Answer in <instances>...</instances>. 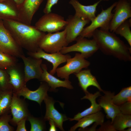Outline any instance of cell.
<instances>
[{
	"mask_svg": "<svg viewBox=\"0 0 131 131\" xmlns=\"http://www.w3.org/2000/svg\"><path fill=\"white\" fill-rule=\"evenodd\" d=\"M4 25L15 41L27 52H35L40 41L46 34L35 26L10 20H2Z\"/></svg>",
	"mask_w": 131,
	"mask_h": 131,
	"instance_id": "obj_1",
	"label": "cell"
},
{
	"mask_svg": "<svg viewBox=\"0 0 131 131\" xmlns=\"http://www.w3.org/2000/svg\"><path fill=\"white\" fill-rule=\"evenodd\" d=\"M92 37L99 49L104 54L112 56L120 60L131 61V47L114 33L97 29L94 32Z\"/></svg>",
	"mask_w": 131,
	"mask_h": 131,
	"instance_id": "obj_2",
	"label": "cell"
},
{
	"mask_svg": "<svg viewBox=\"0 0 131 131\" xmlns=\"http://www.w3.org/2000/svg\"><path fill=\"white\" fill-rule=\"evenodd\" d=\"M117 2L105 10L102 9L101 12L91 21V24L84 28L79 36L86 38H90L94 32L98 28L101 30L109 31L110 22L113 15L112 10Z\"/></svg>",
	"mask_w": 131,
	"mask_h": 131,
	"instance_id": "obj_3",
	"label": "cell"
},
{
	"mask_svg": "<svg viewBox=\"0 0 131 131\" xmlns=\"http://www.w3.org/2000/svg\"><path fill=\"white\" fill-rule=\"evenodd\" d=\"M68 44L65 28L61 32L46 34L40 41L39 46L46 52L53 53L60 52Z\"/></svg>",
	"mask_w": 131,
	"mask_h": 131,
	"instance_id": "obj_4",
	"label": "cell"
},
{
	"mask_svg": "<svg viewBox=\"0 0 131 131\" xmlns=\"http://www.w3.org/2000/svg\"><path fill=\"white\" fill-rule=\"evenodd\" d=\"M67 24L63 17L51 12L45 14L36 22L34 26L41 31L52 33L64 29Z\"/></svg>",
	"mask_w": 131,
	"mask_h": 131,
	"instance_id": "obj_5",
	"label": "cell"
},
{
	"mask_svg": "<svg viewBox=\"0 0 131 131\" xmlns=\"http://www.w3.org/2000/svg\"><path fill=\"white\" fill-rule=\"evenodd\" d=\"M65 65L58 67L56 73L57 76L62 79L69 80V76L72 74L78 73L84 68L88 67L90 64L81 53H76L74 57L67 61Z\"/></svg>",
	"mask_w": 131,
	"mask_h": 131,
	"instance_id": "obj_6",
	"label": "cell"
},
{
	"mask_svg": "<svg viewBox=\"0 0 131 131\" xmlns=\"http://www.w3.org/2000/svg\"><path fill=\"white\" fill-rule=\"evenodd\" d=\"M75 40L76 43L63 47L60 52L64 54L72 52H79L86 59L91 56L99 49L96 41L93 39H88L79 36Z\"/></svg>",
	"mask_w": 131,
	"mask_h": 131,
	"instance_id": "obj_7",
	"label": "cell"
},
{
	"mask_svg": "<svg viewBox=\"0 0 131 131\" xmlns=\"http://www.w3.org/2000/svg\"><path fill=\"white\" fill-rule=\"evenodd\" d=\"M0 51L16 58L24 53L22 49L17 44L0 20Z\"/></svg>",
	"mask_w": 131,
	"mask_h": 131,
	"instance_id": "obj_8",
	"label": "cell"
},
{
	"mask_svg": "<svg viewBox=\"0 0 131 131\" xmlns=\"http://www.w3.org/2000/svg\"><path fill=\"white\" fill-rule=\"evenodd\" d=\"M115 13L110 22L109 30L114 33L117 28L128 18L131 17V6L130 1L119 0L117 2Z\"/></svg>",
	"mask_w": 131,
	"mask_h": 131,
	"instance_id": "obj_9",
	"label": "cell"
},
{
	"mask_svg": "<svg viewBox=\"0 0 131 131\" xmlns=\"http://www.w3.org/2000/svg\"><path fill=\"white\" fill-rule=\"evenodd\" d=\"M20 58L24 64V74L25 83L34 79L39 80L43 72L41 65V58H35L30 56L26 57L24 54Z\"/></svg>",
	"mask_w": 131,
	"mask_h": 131,
	"instance_id": "obj_10",
	"label": "cell"
},
{
	"mask_svg": "<svg viewBox=\"0 0 131 131\" xmlns=\"http://www.w3.org/2000/svg\"><path fill=\"white\" fill-rule=\"evenodd\" d=\"M29 56L38 58H43L51 63L53 66L49 73L53 75L56 73L58 66L61 64L66 62L67 60L71 57L68 54H64L60 52L53 53H48L39 48L35 52H27Z\"/></svg>",
	"mask_w": 131,
	"mask_h": 131,
	"instance_id": "obj_11",
	"label": "cell"
},
{
	"mask_svg": "<svg viewBox=\"0 0 131 131\" xmlns=\"http://www.w3.org/2000/svg\"><path fill=\"white\" fill-rule=\"evenodd\" d=\"M67 24L66 39L69 44L75 41L83 30L85 26L90 21L74 15L69 16L66 20Z\"/></svg>",
	"mask_w": 131,
	"mask_h": 131,
	"instance_id": "obj_12",
	"label": "cell"
},
{
	"mask_svg": "<svg viewBox=\"0 0 131 131\" xmlns=\"http://www.w3.org/2000/svg\"><path fill=\"white\" fill-rule=\"evenodd\" d=\"M24 99L20 98V97L13 92L10 106L12 118L10 123L14 126H16L18 122L24 118H27L30 114Z\"/></svg>",
	"mask_w": 131,
	"mask_h": 131,
	"instance_id": "obj_13",
	"label": "cell"
},
{
	"mask_svg": "<svg viewBox=\"0 0 131 131\" xmlns=\"http://www.w3.org/2000/svg\"><path fill=\"white\" fill-rule=\"evenodd\" d=\"M46 105V111L44 117L46 121L51 119L55 122L57 127L61 131H64L63 127L64 122L69 120V118L65 114L59 112L55 107L54 104L55 101L48 94L43 100Z\"/></svg>",
	"mask_w": 131,
	"mask_h": 131,
	"instance_id": "obj_14",
	"label": "cell"
},
{
	"mask_svg": "<svg viewBox=\"0 0 131 131\" xmlns=\"http://www.w3.org/2000/svg\"><path fill=\"white\" fill-rule=\"evenodd\" d=\"M49 88V86L46 82L42 81L38 88L35 90H31L26 86L14 93L19 96H22L25 99L36 101L41 106L48 95L47 92Z\"/></svg>",
	"mask_w": 131,
	"mask_h": 131,
	"instance_id": "obj_15",
	"label": "cell"
},
{
	"mask_svg": "<svg viewBox=\"0 0 131 131\" xmlns=\"http://www.w3.org/2000/svg\"><path fill=\"white\" fill-rule=\"evenodd\" d=\"M104 94L103 96H101L98 100V104L104 109L106 114V117L112 121L115 117L121 113L119 106L115 105L113 101V98L115 95L114 92L104 90Z\"/></svg>",
	"mask_w": 131,
	"mask_h": 131,
	"instance_id": "obj_16",
	"label": "cell"
},
{
	"mask_svg": "<svg viewBox=\"0 0 131 131\" xmlns=\"http://www.w3.org/2000/svg\"><path fill=\"white\" fill-rule=\"evenodd\" d=\"M43 0H25L18 7L20 15V22L31 25L33 16Z\"/></svg>",
	"mask_w": 131,
	"mask_h": 131,
	"instance_id": "obj_17",
	"label": "cell"
},
{
	"mask_svg": "<svg viewBox=\"0 0 131 131\" xmlns=\"http://www.w3.org/2000/svg\"><path fill=\"white\" fill-rule=\"evenodd\" d=\"M10 20L20 22L19 7L13 0L0 2V20Z\"/></svg>",
	"mask_w": 131,
	"mask_h": 131,
	"instance_id": "obj_18",
	"label": "cell"
},
{
	"mask_svg": "<svg viewBox=\"0 0 131 131\" xmlns=\"http://www.w3.org/2000/svg\"><path fill=\"white\" fill-rule=\"evenodd\" d=\"M41 66L43 72L39 81L45 82L48 84L50 87L49 91H56L57 88L60 87L69 89H73L71 82L69 80L65 79L64 81L61 80L48 72L47 67L46 64H42Z\"/></svg>",
	"mask_w": 131,
	"mask_h": 131,
	"instance_id": "obj_19",
	"label": "cell"
},
{
	"mask_svg": "<svg viewBox=\"0 0 131 131\" xmlns=\"http://www.w3.org/2000/svg\"><path fill=\"white\" fill-rule=\"evenodd\" d=\"M100 0L93 5L87 6L82 4L77 0H70L69 3L75 10V15L90 21L96 16V8L98 4L102 0Z\"/></svg>",
	"mask_w": 131,
	"mask_h": 131,
	"instance_id": "obj_20",
	"label": "cell"
},
{
	"mask_svg": "<svg viewBox=\"0 0 131 131\" xmlns=\"http://www.w3.org/2000/svg\"><path fill=\"white\" fill-rule=\"evenodd\" d=\"M74 74L78 79L79 86L85 94L88 92V88L91 86L95 87L100 92H103L104 91L96 77L91 74L90 69L82 70Z\"/></svg>",
	"mask_w": 131,
	"mask_h": 131,
	"instance_id": "obj_21",
	"label": "cell"
},
{
	"mask_svg": "<svg viewBox=\"0 0 131 131\" xmlns=\"http://www.w3.org/2000/svg\"><path fill=\"white\" fill-rule=\"evenodd\" d=\"M85 94L81 99H88L91 103L90 106L81 112L78 113L75 115L73 118H69L70 121H78L86 116L96 113L101 110L102 108L96 102V98L101 96L99 91H97L93 94L88 92L85 93Z\"/></svg>",
	"mask_w": 131,
	"mask_h": 131,
	"instance_id": "obj_22",
	"label": "cell"
},
{
	"mask_svg": "<svg viewBox=\"0 0 131 131\" xmlns=\"http://www.w3.org/2000/svg\"><path fill=\"white\" fill-rule=\"evenodd\" d=\"M8 74L10 82L13 87V92L16 91L26 86L24 72L17 64L6 70Z\"/></svg>",
	"mask_w": 131,
	"mask_h": 131,
	"instance_id": "obj_23",
	"label": "cell"
},
{
	"mask_svg": "<svg viewBox=\"0 0 131 131\" xmlns=\"http://www.w3.org/2000/svg\"><path fill=\"white\" fill-rule=\"evenodd\" d=\"M105 115L100 111L86 116L78 121V122L70 128V131H74L78 128V131H81L95 123L101 125L104 122Z\"/></svg>",
	"mask_w": 131,
	"mask_h": 131,
	"instance_id": "obj_24",
	"label": "cell"
},
{
	"mask_svg": "<svg viewBox=\"0 0 131 131\" xmlns=\"http://www.w3.org/2000/svg\"><path fill=\"white\" fill-rule=\"evenodd\" d=\"M111 122L116 131H123L131 127V115L121 113L116 115Z\"/></svg>",
	"mask_w": 131,
	"mask_h": 131,
	"instance_id": "obj_25",
	"label": "cell"
},
{
	"mask_svg": "<svg viewBox=\"0 0 131 131\" xmlns=\"http://www.w3.org/2000/svg\"><path fill=\"white\" fill-rule=\"evenodd\" d=\"M13 90L3 91L0 93V116L11 113L10 106Z\"/></svg>",
	"mask_w": 131,
	"mask_h": 131,
	"instance_id": "obj_26",
	"label": "cell"
},
{
	"mask_svg": "<svg viewBox=\"0 0 131 131\" xmlns=\"http://www.w3.org/2000/svg\"><path fill=\"white\" fill-rule=\"evenodd\" d=\"M112 99L114 104L118 106L131 101V86L123 88L118 94L113 96Z\"/></svg>",
	"mask_w": 131,
	"mask_h": 131,
	"instance_id": "obj_27",
	"label": "cell"
},
{
	"mask_svg": "<svg viewBox=\"0 0 131 131\" xmlns=\"http://www.w3.org/2000/svg\"><path fill=\"white\" fill-rule=\"evenodd\" d=\"M131 19L126 20L121 24L117 28L114 33L124 37L131 47Z\"/></svg>",
	"mask_w": 131,
	"mask_h": 131,
	"instance_id": "obj_28",
	"label": "cell"
},
{
	"mask_svg": "<svg viewBox=\"0 0 131 131\" xmlns=\"http://www.w3.org/2000/svg\"><path fill=\"white\" fill-rule=\"evenodd\" d=\"M27 120L31 125L30 131H47L46 121L44 117H34L30 114L27 116Z\"/></svg>",
	"mask_w": 131,
	"mask_h": 131,
	"instance_id": "obj_29",
	"label": "cell"
},
{
	"mask_svg": "<svg viewBox=\"0 0 131 131\" xmlns=\"http://www.w3.org/2000/svg\"><path fill=\"white\" fill-rule=\"evenodd\" d=\"M17 64V58L0 51V68L6 70Z\"/></svg>",
	"mask_w": 131,
	"mask_h": 131,
	"instance_id": "obj_30",
	"label": "cell"
},
{
	"mask_svg": "<svg viewBox=\"0 0 131 131\" xmlns=\"http://www.w3.org/2000/svg\"><path fill=\"white\" fill-rule=\"evenodd\" d=\"M0 88L3 91L13 90L9 75L5 70L0 68Z\"/></svg>",
	"mask_w": 131,
	"mask_h": 131,
	"instance_id": "obj_31",
	"label": "cell"
},
{
	"mask_svg": "<svg viewBox=\"0 0 131 131\" xmlns=\"http://www.w3.org/2000/svg\"><path fill=\"white\" fill-rule=\"evenodd\" d=\"M11 115L6 114L0 118V131H14V128L9 124L11 119Z\"/></svg>",
	"mask_w": 131,
	"mask_h": 131,
	"instance_id": "obj_32",
	"label": "cell"
},
{
	"mask_svg": "<svg viewBox=\"0 0 131 131\" xmlns=\"http://www.w3.org/2000/svg\"><path fill=\"white\" fill-rule=\"evenodd\" d=\"M96 130L98 131H116L113 126L111 121L110 120L104 122L101 126Z\"/></svg>",
	"mask_w": 131,
	"mask_h": 131,
	"instance_id": "obj_33",
	"label": "cell"
},
{
	"mask_svg": "<svg viewBox=\"0 0 131 131\" xmlns=\"http://www.w3.org/2000/svg\"><path fill=\"white\" fill-rule=\"evenodd\" d=\"M119 106L121 113L131 115V101H128Z\"/></svg>",
	"mask_w": 131,
	"mask_h": 131,
	"instance_id": "obj_34",
	"label": "cell"
},
{
	"mask_svg": "<svg viewBox=\"0 0 131 131\" xmlns=\"http://www.w3.org/2000/svg\"><path fill=\"white\" fill-rule=\"evenodd\" d=\"M58 0H47L43 12L45 14L49 13L51 12V8L52 7L56 4Z\"/></svg>",
	"mask_w": 131,
	"mask_h": 131,
	"instance_id": "obj_35",
	"label": "cell"
},
{
	"mask_svg": "<svg viewBox=\"0 0 131 131\" xmlns=\"http://www.w3.org/2000/svg\"><path fill=\"white\" fill-rule=\"evenodd\" d=\"M27 120V117L24 118L22 119L17 124V127L16 131H27L25 127V123Z\"/></svg>",
	"mask_w": 131,
	"mask_h": 131,
	"instance_id": "obj_36",
	"label": "cell"
},
{
	"mask_svg": "<svg viewBox=\"0 0 131 131\" xmlns=\"http://www.w3.org/2000/svg\"><path fill=\"white\" fill-rule=\"evenodd\" d=\"M50 125V127L49 130V131H57V127L56 124L54 121L51 119H49L48 120Z\"/></svg>",
	"mask_w": 131,
	"mask_h": 131,
	"instance_id": "obj_37",
	"label": "cell"
},
{
	"mask_svg": "<svg viewBox=\"0 0 131 131\" xmlns=\"http://www.w3.org/2000/svg\"><path fill=\"white\" fill-rule=\"evenodd\" d=\"M18 7L21 6L25 0H13Z\"/></svg>",
	"mask_w": 131,
	"mask_h": 131,
	"instance_id": "obj_38",
	"label": "cell"
},
{
	"mask_svg": "<svg viewBox=\"0 0 131 131\" xmlns=\"http://www.w3.org/2000/svg\"><path fill=\"white\" fill-rule=\"evenodd\" d=\"M126 129H125L123 131H131V127H129L127 128Z\"/></svg>",
	"mask_w": 131,
	"mask_h": 131,
	"instance_id": "obj_39",
	"label": "cell"
},
{
	"mask_svg": "<svg viewBox=\"0 0 131 131\" xmlns=\"http://www.w3.org/2000/svg\"><path fill=\"white\" fill-rule=\"evenodd\" d=\"M4 0H0V2L2 1H4Z\"/></svg>",
	"mask_w": 131,
	"mask_h": 131,
	"instance_id": "obj_40",
	"label": "cell"
},
{
	"mask_svg": "<svg viewBox=\"0 0 131 131\" xmlns=\"http://www.w3.org/2000/svg\"><path fill=\"white\" fill-rule=\"evenodd\" d=\"M128 1L130 2V1H131V0H128Z\"/></svg>",
	"mask_w": 131,
	"mask_h": 131,
	"instance_id": "obj_41",
	"label": "cell"
}]
</instances>
